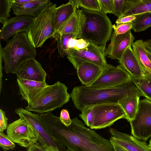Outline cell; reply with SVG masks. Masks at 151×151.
Segmentation results:
<instances>
[{"label": "cell", "mask_w": 151, "mask_h": 151, "mask_svg": "<svg viewBox=\"0 0 151 151\" xmlns=\"http://www.w3.org/2000/svg\"><path fill=\"white\" fill-rule=\"evenodd\" d=\"M105 49L89 43L87 47L82 49H68L67 58L68 60L91 62L98 65L104 70L111 65L106 61Z\"/></svg>", "instance_id": "cell-12"}, {"label": "cell", "mask_w": 151, "mask_h": 151, "mask_svg": "<svg viewBox=\"0 0 151 151\" xmlns=\"http://www.w3.org/2000/svg\"><path fill=\"white\" fill-rule=\"evenodd\" d=\"M36 48L31 44L25 32L17 33L1 50V56L4 62L6 73H14L26 61L35 58Z\"/></svg>", "instance_id": "cell-4"}, {"label": "cell", "mask_w": 151, "mask_h": 151, "mask_svg": "<svg viewBox=\"0 0 151 151\" xmlns=\"http://www.w3.org/2000/svg\"><path fill=\"white\" fill-rule=\"evenodd\" d=\"M8 120L5 112L1 109H0V132H3L4 130L7 129L8 125Z\"/></svg>", "instance_id": "cell-38"}, {"label": "cell", "mask_w": 151, "mask_h": 151, "mask_svg": "<svg viewBox=\"0 0 151 151\" xmlns=\"http://www.w3.org/2000/svg\"><path fill=\"white\" fill-rule=\"evenodd\" d=\"M34 19L26 15H21L9 19L3 24L0 30V39L5 41L19 33H27Z\"/></svg>", "instance_id": "cell-14"}, {"label": "cell", "mask_w": 151, "mask_h": 151, "mask_svg": "<svg viewBox=\"0 0 151 151\" xmlns=\"http://www.w3.org/2000/svg\"><path fill=\"white\" fill-rule=\"evenodd\" d=\"M19 93L22 98L29 104L37 93L44 88L49 85L45 81L40 82L17 78Z\"/></svg>", "instance_id": "cell-20"}, {"label": "cell", "mask_w": 151, "mask_h": 151, "mask_svg": "<svg viewBox=\"0 0 151 151\" xmlns=\"http://www.w3.org/2000/svg\"><path fill=\"white\" fill-rule=\"evenodd\" d=\"M136 15L126 16L118 18L116 21V24L129 23L132 22L136 18Z\"/></svg>", "instance_id": "cell-39"}, {"label": "cell", "mask_w": 151, "mask_h": 151, "mask_svg": "<svg viewBox=\"0 0 151 151\" xmlns=\"http://www.w3.org/2000/svg\"><path fill=\"white\" fill-rule=\"evenodd\" d=\"M133 85L131 82L109 88H95L86 86H77L72 90L70 96L75 107L81 111L84 108L88 106L119 103Z\"/></svg>", "instance_id": "cell-2"}, {"label": "cell", "mask_w": 151, "mask_h": 151, "mask_svg": "<svg viewBox=\"0 0 151 151\" xmlns=\"http://www.w3.org/2000/svg\"><path fill=\"white\" fill-rule=\"evenodd\" d=\"M40 117L52 137L70 151H115L109 140L86 127L77 117L67 127L51 111Z\"/></svg>", "instance_id": "cell-1"}, {"label": "cell", "mask_w": 151, "mask_h": 151, "mask_svg": "<svg viewBox=\"0 0 151 151\" xmlns=\"http://www.w3.org/2000/svg\"><path fill=\"white\" fill-rule=\"evenodd\" d=\"M67 90V87L59 81L49 85L37 93L25 109L42 114L60 108L71 98Z\"/></svg>", "instance_id": "cell-5"}, {"label": "cell", "mask_w": 151, "mask_h": 151, "mask_svg": "<svg viewBox=\"0 0 151 151\" xmlns=\"http://www.w3.org/2000/svg\"><path fill=\"white\" fill-rule=\"evenodd\" d=\"M60 119L62 122L67 127L69 126L72 123L68 111L66 109H63L60 113Z\"/></svg>", "instance_id": "cell-37"}, {"label": "cell", "mask_w": 151, "mask_h": 151, "mask_svg": "<svg viewBox=\"0 0 151 151\" xmlns=\"http://www.w3.org/2000/svg\"><path fill=\"white\" fill-rule=\"evenodd\" d=\"M76 39V36L72 34L64 33L58 35L54 38L57 41V47L59 55L62 58L67 55L68 50V44L69 40L71 38Z\"/></svg>", "instance_id": "cell-28"}, {"label": "cell", "mask_w": 151, "mask_h": 151, "mask_svg": "<svg viewBox=\"0 0 151 151\" xmlns=\"http://www.w3.org/2000/svg\"><path fill=\"white\" fill-rule=\"evenodd\" d=\"M136 15V18L132 22V29L134 32L144 31L151 27V12Z\"/></svg>", "instance_id": "cell-26"}, {"label": "cell", "mask_w": 151, "mask_h": 151, "mask_svg": "<svg viewBox=\"0 0 151 151\" xmlns=\"http://www.w3.org/2000/svg\"><path fill=\"white\" fill-rule=\"evenodd\" d=\"M79 114V117L83 120L84 124L90 128L93 125L94 120V114L93 106L84 108Z\"/></svg>", "instance_id": "cell-31"}, {"label": "cell", "mask_w": 151, "mask_h": 151, "mask_svg": "<svg viewBox=\"0 0 151 151\" xmlns=\"http://www.w3.org/2000/svg\"><path fill=\"white\" fill-rule=\"evenodd\" d=\"M74 1L78 9L80 7L88 11L100 12L98 0H74Z\"/></svg>", "instance_id": "cell-29"}, {"label": "cell", "mask_w": 151, "mask_h": 151, "mask_svg": "<svg viewBox=\"0 0 151 151\" xmlns=\"http://www.w3.org/2000/svg\"><path fill=\"white\" fill-rule=\"evenodd\" d=\"M147 54L151 62V53L147 50Z\"/></svg>", "instance_id": "cell-43"}, {"label": "cell", "mask_w": 151, "mask_h": 151, "mask_svg": "<svg viewBox=\"0 0 151 151\" xmlns=\"http://www.w3.org/2000/svg\"><path fill=\"white\" fill-rule=\"evenodd\" d=\"M8 125L7 135L14 142L28 148L38 142L35 131L24 119L20 118Z\"/></svg>", "instance_id": "cell-11"}, {"label": "cell", "mask_w": 151, "mask_h": 151, "mask_svg": "<svg viewBox=\"0 0 151 151\" xmlns=\"http://www.w3.org/2000/svg\"><path fill=\"white\" fill-rule=\"evenodd\" d=\"M77 9L74 0H70L68 3L56 7L55 14L56 34L72 16Z\"/></svg>", "instance_id": "cell-23"}, {"label": "cell", "mask_w": 151, "mask_h": 151, "mask_svg": "<svg viewBox=\"0 0 151 151\" xmlns=\"http://www.w3.org/2000/svg\"><path fill=\"white\" fill-rule=\"evenodd\" d=\"M132 79L130 74L121 65L115 66L111 65L87 86L95 88H112L130 82Z\"/></svg>", "instance_id": "cell-10"}, {"label": "cell", "mask_w": 151, "mask_h": 151, "mask_svg": "<svg viewBox=\"0 0 151 151\" xmlns=\"http://www.w3.org/2000/svg\"><path fill=\"white\" fill-rule=\"evenodd\" d=\"M110 141L127 151H151L148 145L132 135L110 128Z\"/></svg>", "instance_id": "cell-13"}, {"label": "cell", "mask_w": 151, "mask_h": 151, "mask_svg": "<svg viewBox=\"0 0 151 151\" xmlns=\"http://www.w3.org/2000/svg\"><path fill=\"white\" fill-rule=\"evenodd\" d=\"M111 143L114 145L116 147V148L119 151H127V150L124 149H123L121 148V147H119V146H118L116 144H115L114 143Z\"/></svg>", "instance_id": "cell-42"}, {"label": "cell", "mask_w": 151, "mask_h": 151, "mask_svg": "<svg viewBox=\"0 0 151 151\" xmlns=\"http://www.w3.org/2000/svg\"><path fill=\"white\" fill-rule=\"evenodd\" d=\"M89 44V43L82 39H76L72 38L69 40L68 47V49L79 50L85 48L88 46Z\"/></svg>", "instance_id": "cell-32"}, {"label": "cell", "mask_w": 151, "mask_h": 151, "mask_svg": "<svg viewBox=\"0 0 151 151\" xmlns=\"http://www.w3.org/2000/svg\"><path fill=\"white\" fill-rule=\"evenodd\" d=\"M148 145H149V146L150 148L151 149V139H150V141Z\"/></svg>", "instance_id": "cell-45"}, {"label": "cell", "mask_w": 151, "mask_h": 151, "mask_svg": "<svg viewBox=\"0 0 151 151\" xmlns=\"http://www.w3.org/2000/svg\"><path fill=\"white\" fill-rule=\"evenodd\" d=\"M44 148L45 149V150L46 151H52L51 150H50L48 148H45V147H44Z\"/></svg>", "instance_id": "cell-46"}, {"label": "cell", "mask_w": 151, "mask_h": 151, "mask_svg": "<svg viewBox=\"0 0 151 151\" xmlns=\"http://www.w3.org/2000/svg\"><path fill=\"white\" fill-rule=\"evenodd\" d=\"M113 146V147H114V150L115 151H119L118 149H117L116 148V147L115 146V145H114L112 144Z\"/></svg>", "instance_id": "cell-44"}, {"label": "cell", "mask_w": 151, "mask_h": 151, "mask_svg": "<svg viewBox=\"0 0 151 151\" xmlns=\"http://www.w3.org/2000/svg\"><path fill=\"white\" fill-rule=\"evenodd\" d=\"M76 70L82 84L87 86L96 80L104 70L94 63L86 61L68 60Z\"/></svg>", "instance_id": "cell-16"}, {"label": "cell", "mask_w": 151, "mask_h": 151, "mask_svg": "<svg viewBox=\"0 0 151 151\" xmlns=\"http://www.w3.org/2000/svg\"><path fill=\"white\" fill-rule=\"evenodd\" d=\"M53 4L49 0H30L23 4L13 3L12 9L16 16L26 15L35 18L46 8Z\"/></svg>", "instance_id": "cell-18"}, {"label": "cell", "mask_w": 151, "mask_h": 151, "mask_svg": "<svg viewBox=\"0 0 151 151\" xmlns=\"http://www.w3.org/2000/svg\"><path fill=\"white\" fill-rule=\"evenodd\" d=\"M125 0H113L114 12V14L118 18L120 17L125 10Z\"/></svg>", "instance_id": "cell-36"}, {"label": "cell", "mask_w": 151, "mask_h": 151, "mask_svg": "<svg viewBox=\"0 0 151 151\" xmlns=\"http://www.w3.org/2000/svg\"><path fill=\"white\" fill-rule=\"evenodd\" d=\"M79 32L80 15L79 9H77L73 14L59 32L55 35L54 37L59 34L69 33L75 35L76 36V38L78 39Z\"/></svg>", "instance_id": "cell-25"}, {"label": "cell", "mask_w": 151, "mask_h": 151, "mask_svg": "<svg viewBox=\"0 0 151 151\" xmlns=\"http://www.w3.org/2000/svg\"><path fill=\"white\" fill-rule=\"evenodd\" d=\"M119 61L120 65L130 74L132 78H138L144 77L131 46L126 49Z\"/></svg>", "instance_id": "cell-21"}, {"label": "cell", "mask_w": 151, "mask_h": 151, "mask_svg": "<svg viewBox=\"0 0 151 151\" xmlns=\"http://www.w3.org/2000/svg\"><path fill=\"white\" fill-rule=\"evenodd\" d=\"M80 32L78 39L106 49L112 33V25L106 14L100 12L79 9Z\"/></svg>", "instance_id": "cell-3"}, {"label": "cell", "mask_w": 151, "mask_h": 151, "mask_svg": "<svg viewBox=\"0 0 151 151\" xmlns=\"http://www.w3.org/2000/svg\"><path fill=\"white\" fill-rule=\"evenodd\" d=\"M13 0H0V22L3 25L9 19Z\"/></svg>", "instance_id": "cell-30"}, {"label": "cell", "mask_w": 151, "mask_h": 151, "mask_svg": "<svg viewBox=\"0 0 151 151\" xmlns=\"http://www.w3.org/2000/svg\"><path fill=\"white\" fill-rule=\"evenodd\" d=\"M131 82L141 92L143 96L151 101V76L132 78Z\"/></svg>", "instance_id": "cell-27"}, {"label": "cell", "mask_w": 151, "mask_h": 151, "mask_svg": "<svg viewBox=\"0 0 151 151\" xmlns=\"http://www.w3.org/2000/svg\"><path fill=\"white\" fill-rule=\"evenodd\" d=\"M100 12L106 14H114V12L113 0H98Z\"/></svg>", "instance_id": "cell-33"}, {"label": "cell", "mask_w": 151, "mask_h": 151, "mask_svg": "<svg viewBox=\"0 0 151 151\" xmlns=\"http://www.w3.org/2000/svg\"><path fill=\"white\" fill-rule=\"evenodd\" d=\"M15 112L33 128L37 134L38 142L43 147L52 151H67L66 148L51 135L40 119V115L22 107L16 109Z\"/></svg>", "instance_id": "cell-7"}, {"label": "cell", "mask_w": 151, "mask_h": 151, "mask_svg": "<svg viewBox=\"0 0 151 151\" xmlns=\"http://www.w3.org/2000/svg\"><path fill=\"white\" fill-rule=\"evenodd\" d=\"M124 4V12L120 17L151 12V0H125Z\"/></svg>", "instance_id": "cell-24"}, {"label": "cell", "mask_w": 151, "mask_h": 151, "mask_svg": "<svg viewBox=\"0 0 151 151\" xmlns=\"http://www.w3.org/2000/svg\"><path fill=\"white\" fill-rule=\"evenodd\" d=\"M14 74L19 78L40 82L45 81L47 76L41 64L35 58L22 63Z\"/></svg>", "instance_id": "cell-17"}, {"label": "cell", "mask_w": 151, "mask_h": 151, "mask_svg": "<svg viewBox=\"0 0 151 151\" xmlns=\"http://www.w3.org/2000/svg\"><path fill=\"white\" fill-rule=\"evenodd\" d=\"M110 39V42L105 50V55L112 59L119 60L126 49L131 46L135 37L130 30L119 35L113 32Z\"/></svg>", "instance_id": "cell-15"}, {"label": "cell", "mask_w": 151, "mask_h": 151, "mask_svg": "<svg viewBox=\"0 0 151 151\" xmlns=\"http://www.w3.org/2000/svg\"><path fill=\"white\" fill-rule=\"evenodd\" d=\"M26 151H46L44 148L38 142L31 145Z\"/></svg>", "instance_id": "cell-40"}, {"label": "cell", "mask_w": 151, "mask_h": 151, "mask_svg": "<svg viewBox=\"0 0 151 151\" xmlns=\"http://www.w3.org/2000/svg\"><path fill=\"white\" fill-rule=\"evenodd\" d=\"M56 4L44 9L35 18L26 33L31 44L35 48L41 47L48 38L54 37L56 34L55 25Z\"/></svg>", "instance_id": "cell-6"}, {"label": "cell", "mask_w": 151, "mask_h": 151, "mask_svg": "<svg viewBox=\"0 0 151 151\" xmlns=\"http://www.w3.org/2000/svg\"><path fill=\"white\" fill-rule=\"evenodd\" d=\"M132 45L144 77L151 76V62L148 56L144 41L142 40H137Z\"/></svg>", "instance_id": "cell-22"}, {"label": "cell", "mask_w": 151, "mask_h": 151, "mask_svg": "<svg viewBox=\"0 0 151 151\" xmlns=\"http://www.w3.org/2000/svg\"><path fill=\"white\" fill-rule=\"evenodd\" d=\"M129 122L132 135L147 141L151 137V101L146 98L140 100L135 115Z\"/></svg>", "instance_id": "cell-8"}, {"label": "cell", "mask_w": 151, "mask_h": 151, "mask_svg": "<svg viewBox=\"0 0 151 151\" xmlns=\"http://www.w3.org/2000/svg\"><path fill=\"white\" fill-rule=\"evenodd\" d=\"M94 114L91 129H99L110 126L121 119H126V114L119 103L102 104L93 106Z\"/></svg>", "instance_id": "cell-9"}, {"label": "cell", "mask_w": 151, "mask_h": 151, "mask_svg": "<svg viewBox=\"0 0 151 151\" xmlns=\"http://www.w3.org/2000/svg\"><path fill=\"white\" fill-rule=\"evenodd\" d=\"M67 151H70V150H69L68 149L67 150Z\"/></svg>", "instance_id": "cell-47"}, {"label": "cell", "mask_w": 151, "mask_h": 151, "mask_svg": "<svg viewBox=\"0 0 151 151\" xmlns=\"http://www.w3.org/2000/svg\"><path fill=\"white\" fill-rule=\"evenodd\" d=\"M143 96L141 92L134 84L129 89L126 95L119 102L124 111L126 119L130 122L137 112L140 96Z\"/></svg>", "instance_id": "cell-19"}, {"label": "cell", "mask_w": 151, "mask_h": 151, "mask_svg": "<svg viewBox=\"0 0 151 151\" xmlns=\"http://www.w3.org/2000/svg\"><path fill=\"white\" fill-rule=\"evenodd\" d=\"M147 50L151 53V39L144 41Z\"/></svg>", "instance_id": "cell-41"}, {"label": "cell", "mask_w": 151, "mask_h": 151, "mask_svg": "<svg viewBox=\"0 0 151 151\" xmlns=\"http://www.w3.org/2000/svg\"><path fill=\"white\" fill-rule=\"evenodd\" d=\"M112 27L113 32L116 35L125 34L132 29V22L114 24Z\"/></svg>", "instance_id": "cell-35"}, {"label": "cell", "mask_w": 151, "mask_h": 151, "mask_svg": "<svg viewBox=\"0 0 151 151\" xmlns=\"http://www.w3.org/2000/svg\"><path fill=\"white\" fill-rule=\"evenodd\" d=\"M0 146L4 151H7L14 149L15 145L7 135L0 132Z\"/></svg>", "instance_id": "cell-34"}]
</instances>
